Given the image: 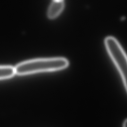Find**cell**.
I'll return each instance as SVG.
<instances>
[{
	"label": "cell",
	"instance_id": "cell-1",
	"mask_svg": "<svg viewBox=\"0 0 127 127\" xmlns=\"http://www.w3.org/2000/svg\"><path fill=\"white\" fill-rule=\"evenodd\" d=\"M69 65V61L63 57L42 58L26 61L14 67L15 74L25 75L35 73L63 70Z\"/></svg>",
	"mask_w": 127,
	"mask_h": 127
},
{
	"label": "cell",
	"instance_id": "cell-2",
	"mask_svg": "<svg viewBox=\"0 0 127 127\" xmlns=\"http://www.w3.org/2000/svg\"><path fill=\"white\" fill-rule=\"evenodd\" d=\"M105 45L127 92V54L117 39L113 36H108L105 38Z\"/></svg>",
	"mask_w": 127,
	"mask_h": 127
},
{
	"label": "cell",
	"instance_id": "cell-3",
	"mask_svg": "<svg viewBox=\"0 0 127 127\" xmlns=\"http://www.w3.org/2000/svg\"><path fill=\"white\" fill-rule=\"evenodd\" d=\"M64 6V0H53L47 10V16L50 19L57 17L63 11Z\"/></svg>",
	"mask_w": 127,
	"mask_h": 127
},
{
	"label": "cell",
	"instance_id": "cell-4",
	"mask_svg": "<svg viewBox=\"0 0 127 127\" xmlns=\"http://www.w3.org/2000/svg\"><path fill=\"white\" fill-rule=\"evenodd\" d=\"M15 74L14 67L11 66H0V80L10 78Z\"/></svg>",
	"mask_w": 127,
	"mask_h": 127
},
{
	"label": "cell",
	"instance_id": "cell-5",
	"mask_svg": "<svg viewBox=\"0 0 127 127\" xmlns=\"http://www.w3.org/2000/svg\"><path fill=\"white\" fill-rule=\"evenodd\" d=\"M123 127H127V119H126L123 123Z\"/></svg>",
	"mask_w": 127,
	"mask_h": 127
},
{
	"label": "cell",
	"instance_id": "cell-6",
	"mask_svg": "<svg viewBox=\"0 0 127 127\" xmlns=\"http://www.w3.org/2000/svg\"></svg>",
	"mask_w": 127,
	"mask_h": 127
}]
</instances>
